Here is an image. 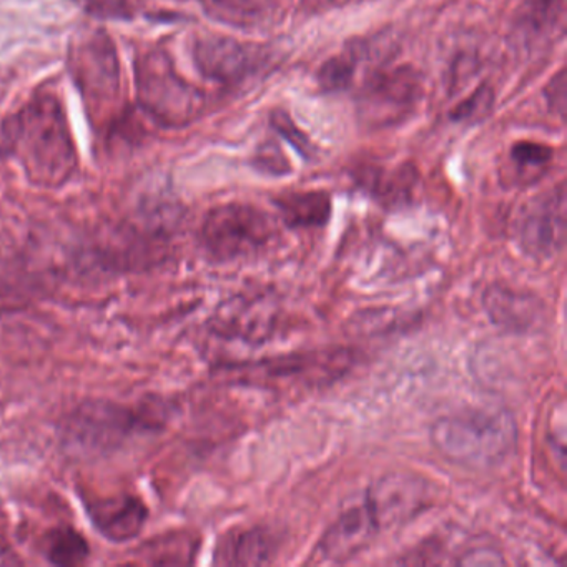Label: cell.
Here are the masks:
<instances>
[{
    "label": "cell",
    "instance_id": "11",
    "mask_svg": "<svg viewBox=\"0 0 567 567\" xmlns=\"http://www.w3.org/2000/svg\"><path fill=\"white\" fill-rule=\"evenodd\" d=\"M384 530L420 516L433 503L431 484L414 474H386L364 489Z\"/></svg>",
    "mask_w": 567,
    "mask_h": 567
},
{
    "label": "cell",
    "instance_id": "2",
    "mask_svg": "<svg viewBox=\"0 0 567 567\" xmlns=\"http://www.w3.org/2000/svg\"><path fill=\"white\" fill-rule=\"evenodd\" d=\"M516 417L506 408H466L436 420L431 427L434 450L457 466L487 471L506 463L517 447Z\"/></svg>",
    "mask_w": 567,
    "mask_h": 567
},
{
    "label": "cell",
    "instance_id": "3",
    "mask_svg": "<svg viewBox=\"0 0 567 567\" xmlns=\"http://www.w3.org/2000/svg\"><path fill=\"white\" fill-rule=\"evenodd\" d=\"M16 154L32 184L64 185L78 167L74 141L64 107L55 95H35L18 115Z\"/></svg>",
    "mask_w": 567,
    "mask_h": 567
},
{
    "label": "cell",
    "instance_id": "6",
    "mask_svg": "<svg viewBox=\"0 0 567 567\" xmlns=\"http://www.w3.org/2000/svg\"><path fill=\"white\" fill-rule=\"evenodd\" d=\"M71 68L81 94L94 111L114 107L121 95V64L111 38L94 32L75 42Z\"/></svg>",
    "mask_w": 567,
    "mask_h": 567
},
{
    "label": "cell",
    "instance_id": "14",
    "mask_svg": "<svg viewBox=\"0 0 567 567\" xmlns=\"http://www.w3.org/2000/svg\"><path fill=\"white\" fill-rule=\"evenodd\" d=\"M483 305L489 320L507 333H530L540 328L546 317L543 301L536 295L506 285H491L484 291Z\"/></svg>",
    "mask_w": 567,
    "mask_h": 567
},
{
    "label": "cell",
    "instance_id": "12",
    "mask_svg": "<svg viewBox=\"0 0 567 567\" xmlns=\"http://www.w3.org/2000/svg\"><path fill=\"white\" fill-rule=\"evenodd\" d=\"M275 300L264 297H238L225 303L212 320V331L221 340L258 344L277 330Z\"/></svg>",
    "mask_w": 567,
    "mask_h": 567
},
{
    "label": "cell",
    "instance_id": "4",
    "mask_svg": "<svg viewBox=\"0 0 567 567\" xmlns=\"http://www.w3.org/2000/svg\"><path fill=\"white\" fill-rule=\"evenodd\" d=\"M138 102L165 127H184L200 117L204 94L188 84L164 51H148L135 65Z\"/></svg>",
    "mask_w": 567,
    "mask_h": 567
},
{
    "label": "cell",
    "instance_id": "22",
    "mask_svg": "<svg viewBox=\"0 0 567 567\" xmlns=\"http://www.w3.org/2000/svg\"><path fill=\"white\" fill-rule=\"evenodd\" d=\"M354 65H357L354 52L340 54L324 62L318 74L321 87L328 92H340L350 87L353 84Z\"/></svg>",
    "mask_w": 567,
    "mask_h": 567
},
{
    "label": "cell",
    "instance_id": "24",
    "mask_svg": "<svg viewBox=\"0 0 567 567\" xmlns=\"http://www.w3.org/2000/svg\"><path fill=\"white\" fill-rule=\"evenodd\" d=\"M553 416L549 420V431H547V441L550 450L554 451V457L559 461L560 473L566 471V414H564V401H559V406L554 408Z\"/></svg>",
    "mask_w": 567,
    "mask_h": 567
},
{
    "label": "cell",
    "instance_id": "9",
    "mask_svg": "<svg viewBox=\"0 0 567 567\" xmlns=\"http://www.w3.org/2000/svg\"><path fill=\"white\" fill-rule=\"evenodd\" d=\"M384 533L383 524L367 494L344 504L337 519L318 540L313 557L320 563L341 564L368 549Z\"/></svg>",
    "mask_w": 567,
    "mask_h": 567
},
{
    "label": "cell",
    "instance_id": "20",
    "mask_svg": "<svg viewBox=\"0 0 567 567\" xmlns=\"http://www.w3.org/2000/svg\"><path fill=\"white\" fill-rule=\"evenodd\" d=\"M208 2L227 21L254 24L274 16L285 0H208Z\"/></svg>",
    "mask_w": 567,
    "mask_h": 567
},
{
    "label": "cell",
    "instance_id": "8",
    "mask_svg": "<svg viewBox=\"0 0 567 567\" xmlns=\"http://www.w3.org/2000/svg\"><path fill=\"white\" fill-rule=\"evenodd\" d=\"M421 78L411 68L383 69L367 82L360 117L370 127H390L410 117L421 101Z\"/></svg>",
    "mask_w": 567,
    "mask_h": 567
},
{
    "label": "cell",
    "instance_id": "16",
    "mask_svg": "<svg viewBox=\"0 0 567 567\" xmlns=\"http://www.w3.org/2000/svg\"><path fill=\"white\" fill-rule=\"evenodd\" d=\"M280 549V537L265 526L235 527L218 540L215 564L268 566Z\"/></svg>",
    "mask_w": 567,
    "mask_h": 567
},
{
    "label": "cell",
    "instance_id": "23",
    "mask_svg": "<svg viewBox=\"0 0 567 567\" xmlns=\"http://www.w3.org/2000/svg\"><path fill=\"white\" fill-rule=\"evenodd\" d=\"M550 158H553L550 147L536 142H517L511 151V161L523 171L543 168L544 165L549 164Z\"/></svg>",
    "mask_w": 567,
    "mask_h": 567
},
{
    "label": "cell",
    "instance_id": "15",
    "mask_svg": "<svg viewBox=\"0 0 567 567\" xmlns=\"http://www.w3.org/2000/svg\"><path fill=\"white\" fill-rule=\"evenodd\" d=\"M85 509L102 536L114 543L135 539L148 519V509L132 494L85 497Z\"/></svg>",
    "mask_w": 567,
    "mask_h": 567
},
{
    "label": "cell",
    "instance_id": "27",
    "mask_svg": "<svg viewBox=\"0 0 567 567\" xmlns=\"http://www.w3.org/2000/svg\"><path fill=\"white\" fill-rule=\"evenodd\" d=\"M274 127L277 128L287 141H290V144L297 147V151L300 152L301 155H308L313 151V148H310L307 138L295 127L293 122H291L288 115L281 114V112L274 114Z\"/></svg>",
    "mask_w": 567,
    "mask_h": 567
},
{
    "label": "cell",
    "instance_id": "26",
    "mask_svg": "<svg viewBox=\"0 0 567 567\" xmlns=\"http://www.w3.org/2000/svg\"><path fill=\"white\" fill-rule=\"evenodd\" d=\"M460 566H504L503 554L491 546H476L466 550L460 559L454 560Z\"/></svg>",
    "mask_w": 567,
    "mask_h": 567
},
{
    "label": "cell",
    "instance_id": "19",
    "mask_svg": "<svg viewBox=\"0 0 567 567\" xmlns=\"http://www.w3.org/2000/svg\"><path fill=\"white\" fill-rule=\"evenodd\" d=\"M42 550L55 566H81L91 554L85 537L72 527L52 529L42 540Z\"/></svg>",
    "mask_w": 567,
    "mask_h": 567
},
{
    "label": "cell",
    "instance_id": "30",
    "mask_svg": "<svg viewBox=\"0 0 567 567\" xmlns=\"http://www.w3.org/2000/svg\"><path fill=\"white\" fill-rule=\"evenodd\" d=\"M308 6H311V8H318V6H324L328 4V2H331V0H305Z\"/></svg>",
    "mask_w": 567,
    "mask_h": 567
},
{
    "label": "cell",
    "instance_id": "25",
    "mask_svg": "<svg viewBox=\"0 0 567 567\" xmlns=\"http://www.w3.org/2000/svg\"><path fill=\"white\" fill-rule=\"evenodd\" d=\"M494 94L489 87L483 85L477 89L471 97L466 101L461 102L456 109H454L451 117L454 121H471V118L481 117V115L487 114L491 107H493Z\"/></svg>",
    "mask_w": 567,
    "mask_h": 567
},
{
    "label": "cell",
    "instance_id": "5",
    "mask_svg": "<svg viewBox=\"0 0 567 567\" xmlns=\"http://www.w3.org/2000/svg\"><path fill=\"white\" fill-rule=\"evenodd\" d=\"M275 221L254 205H220L208 212L202 224V247L212 260L224 264L255 257L275 240Z\"/></svg>",
    "mask_w": 567,
    "mask_h": 567
},
{
    "label": "cell",
    "instance_id": "13",
    "mask_svg": "<svg viewBox=\"0 0 567 567\" xmlns=\"http://www.w3.org/2000/svg\"><path fill=\"white\" fill-rule=\"evenodd\" d=\"M198 71L218 84L234 85L250 78L261 65V51L225 35H205L194 49Z\"/></svg>",
    "mask_w": 567,
    "mask_h": 567
},
{
    "label": "cell",
    "instance_id": "17",
    "mask_svg": "<svg viewBox=\"0 0 567 567\" xmlns=\"http://www.w3.org/2000/svg\"><path fill=\"white\" fill-rule=\"evenodd\" d=\"M285 224L291 228H317L327 225L331 198L327 192H293L275 200Z\"/></svg>",
    "mask_w": 567,
    "mask_h": 567
},
{
    "label": "cell",
    "instance_id": "28",
    "mask_svg": "<svg viewBox=\"0 0 567 567\" xmlns=\"http://www.w3.org/2000/svg\"><path fill=\"white\" fill-rule=\"evenodd\" d=\"M16 141H18L16 115L0 118V161L16 154Z\"/></svg>",
    "mask_w": 567,
    "mask_h": 567
},
{
    "label": "cell",
    "instance_id": "1",
    "mask_svg": "<svg viewBox=\"0 0 567 567\" xmlns=\"http://www.w3.org/2000/svg\"><path fill=\"white\" fill-rule=\"evenodd\" d=\"M172 408L158 398H147L137 406L111 400L82 401L62 420V447L82 460L109 456L137 434L161 433L171 421Z\"/></svg>",
    "mask_w": 567,
    "mask_h": 567
},
{
    "label": "cell",
    "instance_id": "18",
    "mask_svg": "<svg viewBox=\"0 0 567 567\" xmlns=\"http://www.w3.org/2000/svg\"><path fill=\"white\" fill-rule=\"evenodd\" d=\"M39 288V275L25 261L16 258L0 260V310L25 307Z\"/></svg>",
    "mask_w": 567,
    "mask_h": 567
},
{
    "label": "cell",
    "instance_id": "10",
    "mask_svg": "<svg viewBox=\"0 0 567 567\" xmlns=\"http://www.w3.org/2000/svg\"><path fill=\"white\" fill-rule=\"evenodd\" d=\"M353 363L347 350L313 351V353L288 354L247 364L241 370L251 371L257 381H274L288 386H317L338 380Z\"/></svg>",
    "mask_w": 567,
    "mask_h": 567
},
{
    "label": "cell",
    "instance_id": "29",
    "mask_svg": "<svg viewBox=\"0 0 567 567\" xmlns=\"http://www.w3.org/2000/svg\"><path fill=\"white\" fill-rule=\"evenodd\" d=\"M258 162H260L261 171H270L275 174L287 172V164H285V158L281 157V152L278 151L277 145H267V147L261 148Z\"/></svg>",
    "mask_w": 567,
    "mask_h": 567
},
{
    "label": "cell",
    "instance_id": "7",
    "mask_svg": "<svg viewBox=\"0 0 567 567\" xmlns=\"http://www.w3.org/2000/svg\"><path fill=\"white\" fill-rule=\"evenodd\" d=\"M517 245L534 260H550L566 245V192L563 185L524 205L514 227Z\"/></svg>",
    "mask_w": 567,
    "mask_h": 567
},
{
    "label": "cell",
    "instance_id": "21",
    "mask_svg": "<svg viewBox=\"0 0 567 567\" xmlns=\"http://www.w3.org/2000/svg\"><path fill=\"white\" fill-rule=\"evenodd\" d=\"M198 540L190 534H174L171 539L158 540L155 549L147 553L151 564H188L197 553Z\"/></svg>",
    "mask_w": 567,
    "mask_h": 567
}]
</instances>
